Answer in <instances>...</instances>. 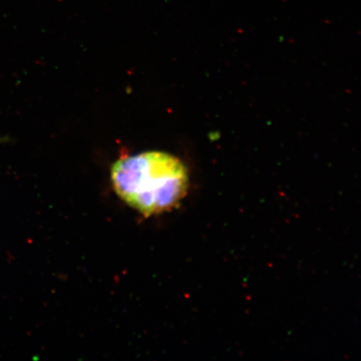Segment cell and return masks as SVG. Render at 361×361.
Here are the masks:
<instances>
[{"mask_svg":"<svg viewBox=\"0 0 361 361\" xmlns=\"http://www.w3.org/2000/svg\"><path fill=\"white\" fill-rule=\"evenodd\" d=\"M111 177L121 200L146 216L173 209L188 188L183 162L162 152L121 158L113 165Z\"/></svg>","mask_w":361,"mask_h":361,"instance_id":"cell-1","label":"cell"}]
</instances>
